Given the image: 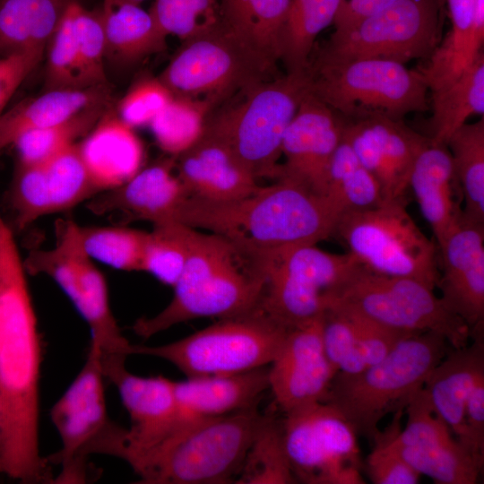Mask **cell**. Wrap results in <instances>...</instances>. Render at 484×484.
<instances>
[{
	"instance_id": "6da1fadb",
	"label": "cell",
	"mask_w": 484,
	"mask_h": 484,
	"mask_svg": "<svg viewBox=\"0 0 484 484\" xmlns=\"http://www.w3.org/2000/svg\"><path fill=\"white\" fill-rule=\"evenodd\" d=\"M41 341L22 262L0 220V474L22 483L52 480L39 450Z\"/></svg>"
},
{
	"instance_id": "7a4b0ae2",
	"label": "cell",
	"mask_w": 484,
	"mask_h": 484,
	"mask_svg": "<svg viewBox=\"0 0 484 484\" xmlns=\"http://www.w3.org/2000/svg\"><path fill=\"white\" fill-rule=\"evenodd\" d=\"M339 216L326 197L281 177L234 201L187 195L176 221L219 235L259 260L286 246L328 238Z\"/></svg>"
},
{
	"instance_id": "3957f363",
	"label": "cell",
	"mask_w": 484,
	"mask_h": 484,
	"mask_svg": "<svg viewBox=\"0 0 484 484\" xmlns=\"http://www.w3.org/2000/svg\"><path fill=\"white\" fill-rule=\"evenodd\" d=\"M264 282L259 261L224 238L190 227L188 254L174 296L158 314L141 317L133 331L143 339L202 317H230L258 307Z\"/></svg>"
},
{
	"instance_id": "277c9868",
	"label": "cell",
	"mask_w": 484,
	"mask_h": 484,
	"mask_svg": "<svg viewBox=\"0 0 484 484\" xmlns=\"http://www.w3.org/2000/svg\"><path fill=\"white\" fill-rule=\"evenodd\" d=\"M264 415L257 407L182 427L129 465L145 484L235 482Z\"/></svg>"
},
{
	"instance_id": "5b68a950",
	"label": "cell",
	"mask_w": 484,
	"mask_h": 484,
	"mask_svg": "<svg viewBox=\"0 0 484 484\" xmlns=\"http://www.w3.org/2000/svg\"><path fill=\"white\" fill-rule=\"evenodd\" d=\"M303 73L252 83L212 109L204 131L224 142L258 178H278L285 132L307 91Z\"/></svg>"
},
{
	"instance_id": "8992f818",
	"label": "cell",
	"mask_w": 484,
	"mask_h": 484,
	"mask_svg": "<svg viewBox=\"0 0 484 484\" xmlns=\"http://www.w3.org/2000/svg\"><path fill=\"white\" fill-rule=\"evenodd\" d=\"M448 344L435 332L410 336L359 373L337 372L324 402L336 408L357 434L373 439L385 415L405 410L430 371L447 354Z\"/></svg>"
},
{
	"instance_id": "52a82bcc",
	"label": "cell",
	"mask_w": 484,
	"mask_h": 484,
	"mask_svg": "<svg viewBox=\"0 0 484 484\" xmlns=\"http://www.w3.org/2000/svg\"><path fill=\"white\" fill-rule=\"evenodd\" d=\"M289 329L256 307L169 343L132 344L131 355L164 359L186 377L235 375L269 366Z\"/></svg>"
},
{
	"instance_id": "ba28073f",
	"label": "cell",
	"mask_w": 484,
	"mask_h": 484,
	"mask_svg": "<svg viewBox=\"0 0 484 484\" xmlns=\"http://www.w3.org/2000/svg\"><path fill=\"white\" fill-rule=\"evenodd\" d=\"M306 74L308 91L344 117L371 110L402 119L428 109L429 90L423 74L397 61L311 56Z\"/></svg>"
},
{
	"instance_id": "9c48e42d",
	"label": "cell",
	"mask_w": 484,
	"mask_h": 484,
	"mask_svg": "<svg viewBox=\"0 0 484 484\" xmlns=\"http://www.w3.org/2000/svg\"><path fill=\"white\" fill-rule=\"evenodd\" d=\"M360 264L377 273L437 286V248L418 227L404 200L342 212L333 235Z\"/></svg>"
},
{
	"instance_id": "30bf717a",
	"label": "cell",
	"mask_w": 484,
	"mask_h": 484,
	"mask_svg": "<svg viewBox=\"0 0 484 484\" xmlns=\"http://www.w3.org/2000/svg\"><path fill=\"white\" fill-rule=\"evenodd\" d=\"M333 305L352 309L394 329L437 333L452 349L466 346L471 336L467 324L448 310L425 283L377 273L359 263L330 295L328 307Z\"/></svg>"
},
{
	"instance_id": "8fae6325",
	"label": "cell",
	"mask_w": 484,
	"mask_h": 484,
	"mask_svg": "<svg viewBox=\"0 0 484 484\" xmlns=\"http://www.w3.org/2000/svg\"><path fill=\"white\" fill-rule=\"evenodd\" d=\"M222 22L182 42L158 78L174 97L206 105L210 111L241 89L279 76Z\"/></svg>"
},
{
	"instance_id": "7c38bea8",
	"label": "cell",
	"mask_w": 484,
	"mask_h": 484,
	"mask_svg": "<svg viewBox=\"0 0 484 484\" xmlns=\"http://www.w3.org/2000/svg\"><path fill=\"white\" fill-rule=\"evenodd\" d=\"M259 261L264 276L259 307L289 328L321 316L332 292L359 264L348 252L315 244L286 246Z\"/></svg>"
},
{
	"instance_id": "4fadbf2b",
	"label": "cell",
	"mask_w": 484,
	"mask_h": 484,
	"mask_svg": "<svg viewBox=\"0 0 484 484\" xmlns=\"http://www.w3.org/2000/svg\"><path fill=\"white\" fill-rule=\"evenodd\" d=\"M444 13L436 0H398L333 33L315 56L323 60L427 59L440 41Z\"/></svg>"
},
{
	"instance_id": "5bb4252c",
	"label": "cell",
	"mask_w": 484,
	"mask_h": 484,
	"mask_svg": "<svg viewBox=\"0 0 484 484\" xmlns=\"http://www.w3.org/2000/svg\"><path fill=\"white\" fill-rule=\"evenodd\" d=\"M282 414L283 445L296 480L307 484L365 483L358 434L336 408L317 402Z\"/></svg>"
},
{
	"instance_id": "9a60e30c",
	"label": "cell",
	"mask_w": 484,
	"mask_h": 484,
	"mask_svg": "<svg viewBox=\"0 0 484 484\" xmlns=\"http://www.w3.org/2000/svg\"><path fill=\"white\" fill-rule=\"evenodd\" d=\"M384 430L391 447L420 475L440 484H475L484 457L462 445L419 389Z\"/></svg>"
},
{
	"instance_id": "2e32d148",
	"label": "cell",
	"mask_w": 484,
	"mask_h": 484,
	"mask_svg": "<svg viewBox=\"0 0 484 484\" xmlns=\"http://www.w3.org/2000/svg\"><path fill=\"white\" fill-rule=\"evenodd\" d=\"M100 354L90 342L85 362L67 389L55 402L50 418L59 436L61 447L48 462L60 465L56 482L86 480L87 451L111 423L107 410Z\"/></svg>"
},
{
	"instance_id": "e0dca14e",
	"label": "cell",
	"mask_w": 484,
	"mask_h": 484,
	"mask_svg": "<svg viewBox=\"0 0 484 484\" xmlns=\"http://www.w3.org/2000/svg\"><path fill=\"white\" fill-rule=\"evenodd\" d=\"M338 116L343 138L377 180L384 201L404 200L413 163L428 137L379 111Z\"/></svg>"
},
{
	"instance_id": "ac0fdd59",
	"label": "cell",
	"mask_w": 484,
	"mask_h": 484,
	"mask_svg": "<svg viewBox=\"0 0 484 484\" xmlns=\"http://www.w3.org/2000/svg\"><path fill=\"white\" fill-rule=\"evenodd\" d=\"M322 327L323 315L290 328L268 366L269 390L282 413L327 396L338 371L325 354Z\"/></svg>"
},
{
	"instance_id": "d6986e66",
	"label": "cell",
	"mask_w": 484,
	"mask_h": 484,
	"mask_svg": "<svg viewBox=\"0 0 484 484\" xmlns=\"http://www.w3.org/2000/svg\"><path fill=\"white\" fill-rule=\"evenodd\" d=\"M103 374L117 389L131 421L109 454L129 463L172 430L177 415L175 381L161 376H136L125 363L105 368Z\"/></svg>"
},
{
	"instance_id": "ffe728a7",
	"label": "cell",
	"mask_w": 484,
	"mask_h": 484,
	"mask_svg": "<svg viewBox=\"0 0 484 484\" xmlns=\"http://www.w3.org/2000/svg\"><path fill=\"white\" fill-rule=\"evenodd\" d=\"M341 138L338 114L307 90L285 132V162L278 178L293 180L324 196L329 164Z\"/></svg>"
},
{
	"instance_id": "44dd1931",
	"label": "cell",
	"mask_w": 484,
	"mask_h": 484,
	"mask_svg": "<svg viewBox=\"0 0 484 484\" xmlns=\"http://www.w3.org/2000/svg\"><path fill=\"white\" fill-rule=\"evenodd\" d=\"M442 264L437 287L441 300L462 319L471 334L483 332L484 320V223L466 218L438 246Z\"/></svg>"
},
{
	"instance_id": "7402d4cb",
	"label": "cell",
	"mask_w": 484,
	"mask_h": 484,
	"mask_svg": "<svg viewBox=\"0 0 484 484\" xmlns=\"http://www.w3.org/2000/svg\"><path fill=\"white\" fill-rule=\"evenodd\" d=\"M174 160L140 169L125 184L96 196L88 208L97 215H116L142 220L153 225L176 221L188 194L177 175Z\"/></svg>"
},
{
	"instance_id": "603a6c76",
	"label": "cell",
	"mask_w": 484,
	"mask_h": 484,
	"mask_svg": "<svg viewBox=\"0 0 484 484\" xmlns=\"http://www.w3.org/2000/svg\"><path fill=\"white\" fill-rule=\"evenodd\" d=\"M177 157V177L188 195L229 202L245 197L259 186L230 148L207 131Z\"/></svg>"
},
{
	"instance_id": "cb8c5ba5",
	"label": "cell",
	"mask_w": 484,
	"mask_h": 484,
	"mask_svg": "<svg viewBox=\"0 0 484 484\" xmlns=\"http://www.w3.org/2000/svg\"><path fill=\"white\" fill-rule=\"evenodd\" d=\"M266 390L268 366L235 375L175 381L177 415L169 434L196 421L257 407Z\"/></svg>"
},
{
	"instance_id": "d4e9b609",
	"label": "cell",
	"mask_w": 484,
	"mask_h": 484,
	"mask_svg": "<svg viewBox=\"0 0 484 484\" xmlns=\"http://www.w3.org/2000/svg\"><path fill=\"white\" fill-rule=\"evenodd\" d=\"M482 333L472 335L473 343L447 353L430 371L422 386L434 412L468 449L464 411L471 392L484 379Z\"/></svg>"
},
{
	"instance_id": "484cf974",
	"label": "cell",
	"mask_w": 484,
	"mask_h": 484,
	"mask_svg": "<svg viewBox=\"0 0 484 484\" xmlns=\"http://www.w3.org/2000/svg\"><path fill=\"white\" fill-rule=\"evenodd\" d=\"M78 146L90 176L100 192L127 182L141 169L143 160L141 140L111 106Z\"/></svg>"
},
{
	"instance_id": "4316f807",
	"label": "cell",
	"mask_w": 484,
	"mask_h": 484,
	"mask_svg": "<svg viewBox=\"0 0 484 484\" xmlns=\"http://www.w3.org/2000/svg\"><path fill=\"white\" fill-rule=\"evenodd\" d=\"M451 27L419 68L428 90L456 80L475 60L484 42V0H445Z\"/></svg>"
},
{
	"instance_id": "83f0119b",
	"label": "cell",
	"mask_w": 484,
	"mask_h": 484,
	"mask_svg": "<svg viewBox=\"0 0 484 484\" xmlns=\"http://www.w3.org/2000/svg\"><path fill=\"white\" fill-rule=\"evenodd\" d=\"M456 186L459 184L447 146L429 140L413 163L409 188L433 230L436 246L444 241L462 214L455 198Z\"/></svg>"
},
{
	"instance_id": "f1b7e54d",
	"label": "cell",
	"mask_w": 484,
	"mask_h": 484,
	"mask_svg": "<svg viewBox=\"0 0 484 484\" xmlns=\"http://www.w3.org/2000/svg\"><path fill=\"white\" fill-rule=\"evenodd\" d=\"M107 84L75 90H51L19 102L0 116V152L22 134L68 118L80 110L110 102Z\"/></svg>"
},
{
	"instance_id": "f546056e",
	"label": "cell",
	"mask_w": 484,
	"mask_h": 484,
	"mask_svg": "<svg viewBox=\"0 0 484 484\" xmlns=\"http://www.w3.org/2000/svg\"><path fill=\"white\" fill-rule=\"evenodd\" d=\"M106 39V57L134 65L167 48V37L149 11L140 4L103 0L99 8Z\"/></svg>"
},
{
	"instance_id": "4dcf8cb0",
	"label": "cell",
	"mask_w": 484,
	"mask_h": 484,
	"mask_svg": "<svg viewBox=\"0 0 484 484\" xmlns=\"http://www.w3.org/2000/svg\"><path fill=\"white\" fill-rule=\"evenodd\" d=\"M70 1L0 0V56H44Z\"/></svg>"
},
{
	"instance_id": "1f68e13d",
	"label": "cell",
	"mask_w": 484,
	"mask_h": 484,
	"mask_svg": "<svg viewBox=\"0 0 484 484\" xmlns=\"http://www.w3.org/2000/svg\"><path fill=\"white\" fill-rule=\"evenodd\" d=\"M291 0H219L222 24L272 65Z\"/></svg>"
},
{
	"instance_id": "d6a6232c",
	"label": "cell",
	"mask_w": 484,
	"mask_h": 484,
	"mask_svg": "<svg viewBox=\"0 0 484 484\" xmlns=\"http://www.w3.org/2000/svg\"><path fill=\"white\" fill-rule=\"evenodd\" d=\"M432 116L428 125L431 143L446 145L451 135L471 116L484 114V55L452 83L431 92Z\"/></svg>"
},
{
	"instance_id": "836d02e7",
	"label": "cell",
	"mask_w": 484,
	"mask_h": 484,
	"mask_svg": "<svg viewBox=\"0 0 484 484\" xmlns=\"http://www.w3.org/2000/svg\"><path fill=\"white\" fill-rule=\"evenodd\" d=\"M344 0H291L278 39L286 73H303L318 34L333 23Z\"/></svg>"
},
{
	"instance_id": "e575fe53",
	"label": "cell",
	"mask_w": 484,
	"mask_h": 484,
	"mask_svg": "<svg viewBox=\"0 0 484 484\" xmlns=\"http://www.w3.org/2000/svg\"><path fill=\"white\" fill-rule=\"evenodd\" d=\"M324 196L340 215L374 208L384 202L377 180L360 163L342 134L329 164Z\"/></svg>"
},
{
	"instance_id": "d590c367",
	"label": "cell",
	"mask_w": 484,
	"mask_h": 484,
	"mask_svg": "<svg viewBox=\"0 0 484 484\" xmlns=\"http://www.w3.org/2000/svg\"><path fill=\"white\" fill-rule=\"evenodd\" d=\"M454 176L462 190L464 216L484 223V118L465 123L449 138Z\"/></svg>"
},
{
	"instance_id": "8d00e7d4",
	"label": "cell",
	"mask_w": 484,
	"mask_h": 484,
	"mask_svg": "<svg viewBox=\"0 0 484 484\" xmlns=\"http://www.w3.org/2000/svg\"><path fill=\"white\" fill-rule=\"evenodd\" d=\"M110 104L111 101L85 108L65 120L25 133L12 145L15 148L18 163H46L61 151L75 143L77 139L86 136Z\"/></svg>"
},
{
	"instance_id": "74e56055",
	"label": "cell",
	"mask_w": 484,
	"mask_h": 484,
	"mask_svg": "<svg viewBox=\"0 0 484 484\" xmlns=\"http://www.w3.org/2000/svg\"><path fill=\"white\" fill-rule=\"evenodd\" d=\"M297 480L282 441L280 419L264 415L245 455L235 483L290 484Z\"/></svg>"
},
{
	"instance_id": "f35d334b",
	"label": "cell",
	"mask_w": 484,
	"mask_h": 484,
	"mask_svg": "<svg viewBox=\"0 0 484 484\" xmlns=\"http://www.w3.org/2000/svg\"><path fill=\"white\" fill-rule=\"evenodd\" d=\"M43 165L52 213L68 210L100 192L82 160L78 143Z\"/></svg>"
},
{
	"instance_id": "ab89813d",
	"label": "cell",
	"mask_w": 484,
	"mask_h": 484,
	"mask_svg": "<svg viewBox=\"0 0 484 484\" xmlns=\"http://www.w3.org/2000/svg\"><path fill=\"white\" fill-rule=\"evenodd\" d=\"M189 230V226L178 221L153 225L146 234L142 272L174 287L187 259Z\"/></svg>"
},
{
	"instance_id": "60d3db41",
	"label": "cell",
	"mask_w": 484,
	"mask_h": 484,
	"mask_svg": "<svg viewBox=\"0 0 484 484\" xmlns=\"http://www.w3.org/2000/svg\"><path fill=\"white\" fill-rule=\"evenodd\" d=\"M209 112L203 103L173 97L148 126L158 145L177 156L202 135Z\"/></svg>"
},
{
	"instance_id": "b9f144b4",
	"label": "cell",
	"mask_w": 484,
	"mask_h": 484,
	"mask_svg": "<svg viewBox=\"0 0 484 484\" xmlns=\"http://www.w3.org/2000/svg\"><path fill=\"white\" fill-rule=\"evenodd\" d=\"M80 231L82 246L92 260L121 271H143L147 232L123 227H81Z\"/></svg>"
},
{
	"instance_id": "7bdbcfd3",
	"label": "cell",
	"mask_w": 484,
	"mask_h": 484,
	"mask_svg": "<svg viewBox=\"0 0 484 484\" xmlns=\"http://www.w3.org/2000/svg\"><path fill=\"white\" fill-rule=\"evenodd\" d=\"M149 12L166 36L182 42L221 22L219 0H154Z\"/></svg>"
},
{
	"instance_id": "ee69618b",
	"label": "cell",
	"mask_w": 484,
	"mask_h": 484,
	"mask_svg": "<svg viewBox=\"0 0 484 484\" xmlns=\"http://www.w3.org/2000/svg\"><path fill=\"white\" fill-rule=\"evenodd\" d=\"M47 53V91L90 88L86 80L73 33L68 5L51 38Z\"/></svg>"
},
{
	"instance_id": "f6af8a7d",
	"label": "cell",
	"mask_w": 484,
	"mask_h": 484,
	"mask_svg": "<svg viewBox=\"0 0 484 484\" xmlns=\"http://www.w3.org/2000/svg\"><path fill=\"white\" fill-rule=\"evenodd\" d=\"M77 49L88 84H107L104 68L106 39L99 8L88 10L77 0L68 4Z\"/></svg>"
},
{
	"instance_id": "bcb514c9",
	"label": "cell",
	"mask_w": 484,
	"mask_h": 484,
	"mask_svg": "<svg viewBox=\"0 0 484 484\" xmlns=\"http://www.w3.org/2000/svg\"><path fill=\"white\" fill-rule=\"evenodd\" d=\"M10 203L15 224L21 229L52 213L43 164H17L10 189Z\"/></svg>"
},
{
	"instance_id": "7dc6e473",
	"label": "cell",
	"mask_w": 484,
	"mask_h": 484,
	"mask_svg": "<svg viewBox=\"0 0 484 484\" xmlns=\"http://www.w3.org/2000/svg\"><path fill=\"white\" fill-rule=\"evenodd\" d=\"M325 354L338 372L356 374L367 367L353 325L343 310L329 307L323 314Z\"/></svg>"
},
{
	"instance_id": "c3c4849f",
	"label": "cell",
	"mask_w": 484,
	"mask_h": 484,
	"mask_svg": "<svg viewBox=\"0 0 484 484\" xmlns=\"http://www.w3.org/2000/svg\"><path fill=\"white\" fill-rule=\"evenodd\" d=\"M173 97L158 77H143L132 85L115 109L133 128L149 125Z\"/></svg>"
},
{
	"instance_id": "681fc988",
	"label": "cell",
	"mask_w": 484,
	"mask_h": 484,
	"mask_svg": "<svg viewBox=\"0 0 484 484\" xmlns=\"http://www.w3.org/2000/svg\"><path fill=\"white\" fill-rule=\"evenodd\" d=\"M344 311L350 320L367 366L388 355L402 340L419 333L394 329L352 309L333 305Z\"/></svg>"
},
{
	"instance_id": "f907efd6",
	"label": "cell",
	"mask_w": 484,
	"mask_h": 484,
	"mask_svg": "<svg viewBox=\"0 0 484 484\" xmlns=\"http://www.w3.org/2000/svg\"><path fill=\"white\" fill-rule=\"evenodd\" d=\"M374 447L366 460L370 480L375 484H416L420 474L389 445L384 431L373 437Z\"/></svg>"
},
{
	"instance_id": "816d5d0a",
	"label": "cell",
	"mask_w": 484,
	"mask_h": 484,
	"mask_svg": "<svg viewBox=\"0 0 484 484\" xmlns=\"http://www.w3.org/2000/svg\"><path fill=\"white\" fill-rule=\"evenodd\" d=\"M42 59L43 56L36 54L0 56V116L16 90Z\"/></svg>"
},
{
	"instance_id": "f5cc1de1",
	"label": "cell",
	"mask_w": 484,
	"mask_h": 484,
	"mask_svg": "<svg viewBox=\"0 0 484 484\" xmlns=\"http://www.w3.org/2000/svg\"><path fill=\"white\" fill-rule=\"evenodd\" d=\"M464 425L468 447L484 457V379L477 384L467 400Z\"/></svg>"
},
{
	"instance_id": "db71d44e",
	"label": "cell",
	"mask_w": 484,
	"mask_h": 484,
	"mask_svg": "<svg viewBox=\"0 0 484 484\" xmlns=\"http://www.w3.org/2000/svg\"><path fill=\"white\" fill-rule=\"evenodd\" d=\"M398 0H344L333 21V33H342L365 17Z\"/></svg>"
},
{
	"instance_id": "11a10c76",
	"label": "cell",
	"mask_w": 484,
	"mask_h": 484,
	"mask_svg": "<svg viewBox=\"0 0 484 484\" xmlns=\"http://www.w3.org/2000/svg\"><path fill=\"white\" fill-rule=\"evenodd\" d=\"M2 443H3V411H2V404L0 400V453L2 448Z\"/></svg>"
},
{
	"instance_id": "9f6ffc18",
	"label": "cell",
	"mask_w": 484,
	"mask_h": 484,
	"mask_svg": "<svg viewBox=\"0 0 484 484\" xmlns=\"http://www.w3.org/2000/svg\"><path fill=\"white\" fill-rule=\"evenodd\" d=\"M438 6L443 13H445V0H436Z\"/></svg>"
},
{
	"instance_id": "6f0895ef",
	"label": "cell",
	"mask_w": 484,
	"mask_h": 484,
	"mask_svg": "<svg viewBox=\"0 0 484 484\" xmlns=\"http://www.w3.org/2000/svg\"><path fill=\"white\" fill-rule=\"evenodd\" d=\"M117 1L130 3L134 4H140V3H142L144 0H117Z\"/></svg>"
},
{
	"instance_id": "680465c9",
	"label": "cell",
	"mask_w": 484,
	"mask_h": 484,
	"mask_svg": "<svg viewBox=\"0 0 484 484\" xmlns=\"http://www.w3.org/2000/svg\"><path fill=\"white\" fill-rule=\"evenodd\" d=\"M1 219H2V217H1V215H0V220H1Z\"/></svg>"
}]
</instances>
